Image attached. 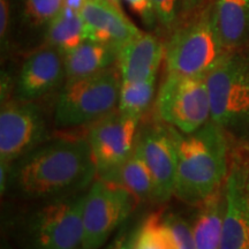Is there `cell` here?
<instances>
[{
	"instance_id": "6da1fadb",
	"label": "cell",
	"mask_w": 249,
	"mask_h": 249,
	"mask_svg": "<svg viewBox=\"0 0 249 249\" xmlns=\"http://www.w3.org/2000/svg\"><path fill=\"white\" fill-rule=\"evenodd\" d=\"M96 176L88 140L57 138L12 163L7 191L22 200L44 202L83 193Z\"/></svg>"
},
{
	"instance_id": "7a4b0ae2",
	"label": "cell",
	"mask_w": 249,
	"mask_h": 249,
	"mask_svg": "<svg viewBox=\"0 0 249 249\" xmlns=\"http://www.w3.org/2000/svg\"><path fill=\"white\" fill-rule=\"evenodd\" d=\"M171 133L178 154L174 195L183 203L196 207L225 183L231 142L211 120L193 133L185 134L172 127Z\"/></svg>"
},
{
	"instance_id": "3957f363",
	"label": "cell",
	"mask_w": 249,
	"mask_h": 249,
	"mask_svg": "<svg viewBox=\"0 0 249 249\" xmlns=\"http://www.w3.org/2000/svg\"><path fill=\"white\" fill-rule=\"evenodd\" d=\"M211 121L232 145L249 147V46L230 52L205 76Z\"/></svg>"
},
{
	"instance_id": "277c9868",
	"label": "cell",
	"mask_w": 249,
	"mask_h": 249,
	"mask_svg": "<svg viewBox=\"0 0 249 249\" xmlns=\"http://www.w3.org/2000/svg\"><path fill=\"white\" fill-rule=\"evenodd\" d=\"M86 193L38 202L20 226L22 249H77L82 246Z\"/></svg>"
},
{
	"instance_id": "5b68a950",
	"label": "cell",
	"mask_w": 249,
	"mask_h": 249,
	"mask_svg": "<svg viewBox=\"0 0 249 249\" xmlns=\"http://www.w3.org/2000/svg\"><path fill=\"white\" fill-rule=\"evenodd\" d=\"M121 75L111 66L81 79L66 81L54 107V124L59 128H76L92 124L118 107Z\"/></svg>"
},
{
	"instance_id": "8992f818",
	"label": "cell",
	"mask_w": 249,
	"mask_h": 249,
	"mask_svg": "<svg viewBox=\"0 0 249 249\" xmlns=\"http://www.w3.org/2000/svg\"><path fill=\"white\" fill-rule=\"evenodd\" d=\"M230 53L214 26L213 7L177 30L165 45L166 75L207 76Z\"/></svg>"
},
{
	"instance_id": "52a82bcc",
	"label": "cell",
	"mask_w": 249,
	"mask_h": 249,
	"mask_svg": "<svg viewBox=\"0 0 249 249\" xmlns=\"http://www.w3.org/2000/svg\"><path fill=\"white\" fill-rule=\"evenodd\" d=\"M139 203L116 182L98 178L86 193L83 205L82 249H99L118 227L128 220Z\"/></svg>"
},
{
	"instance_id": "ba28073f",
	"label": "cell",
	"mask_w": 249,
	"mask_h": 249,
	"mask_svg": "<svg viewBox=\"0 0 249 249\" xmlns=\"http://www.w3.org/2000/svg\"><path fill=\"white\" fill-rule=\"evenodd\" d=\"M158 119L179 132L189 134L211 120L205 76L166 75L155 102Z\"/></svg>"
},
{
	"instance_id": "9c48e42d",
	"label": "cell",
	"mask_w": 249,
	"mask_h": 249,
	"mask_svg": "<svg viewBox=\"0 0 249 249\" xmlns=\"http://www.w3.org/2000/svg\"><path fill=\"white\" fill-rule=\"evenodd\" d=\"M219 249H249V147L231 145Z\"/></svg>"
},
{
	"instance_id": "30bf717a",
	"label": "cell",
	"mask_w": 249,
	"mask_h": 249,
	"mask_svg": "<svg viewBox=\"0 0 249 249\" xmlns=\"http://www.w3.org/2000/svg\"><path fill=\"white\" fill-rule=\"evenodd\" d=\"M141 119L112 112L90 127L88 140L98 178H105L124 163L135 148Z\"/></svg>"
},
{
	"instance_id": "8fae6325",
	"label": "cell",
	"mask_w": 249,
	"mask_h": 249,
	"mask_svg": "<svg viewBox=\"0 0 249 249\" xmlns=\"http://www.w3.org/2000/svg\"><path fill=\"white\" fill-rule=\"evenodd\" d=\"M48 127L33 102L6 103L0 112V161L14 163L48 141Z\"/></svg>"
},
{
	"instance_id": "7c38bea8",
	"label": "cell",
	"mask_w": 249,
	"mask_h": 249,
	"mask_svg": "<svg viewBox=\"0 0 249 249\" xmlns=\"http://www.w3.org/2000/svg\"><path fill=\"white\" fill-rule=\"evenodd\" d=\"M136 144L155 181V202L163 203L174 195L178 174V154L171 127L152 124L139 129Z\"/></svg>"
},
{
	"instance_id": "4fadbf2b",
	"label": "cell",
	"mask_w": 249,
	"mask_h": 249,
	"mask_svg": "<svg viewBox=\"0 0 249 249\" xmlns=\"http://www.w3.org/2000/svg\"><path fill=\"white\" fill-rule=\"evenodd\" d=\"M66 77L64 55L49 45L27 58L18 73L15 93L18 101L34 102L44 97L60 86Z\"/></svg>"
},
{
	"instance_id": "5bb4252c",
	"label": "cell",
	"mask_w": 249,
	"mask_h": 249,
	"mask_svg": "<svg viewBox=\"0 0 249 249\" xmlns=\"http://www.w3.org/2000/svg\"><path fill=\"white\" fill-rule=\"evenodd\" d=\"M80 15L85 22L87 40L110 44L117 50L142 34L107 0H87Z\"/></svg>"
},
{
	"instance_id": "9a60e30c",
	"label": "cell",
	"mask_w": 249,
	"mask_h": 249,
	"mask_svg": "<svg viewBox=\"0 0 249 249\" xmlns=\"http://www.w3.org/2000/svg\"><path fill=\"white\" fill-rule=\"evenodd\" d=\"M165 45L151 34L142 33L118 50L117 66L123 82H141L157 77Z\"/></svg>"
},
{
	"instance_id": "2e32d148",
	"label": "cell",
	"mask_w": 249,
	"mask_h": 249,
	"mask_svg": "<svg viewBox=\"0 0 249 249\" xmlns=\"http://www.w3.org/2000/svg\"><path fill=\"white\" fill-rule=\"evenodd\" d=\"M213 21L227 51L249 46V0H216Z\"/></svg>"
},
{
	"instance_id": "e0dca14e",
	"label": "cell",
	"mask_w": 249,
	"mask_h": 249,
	"mask_svg": "<svg viewBox=\"0 0 249 249\" xmlns=\"http://www.w3.org/2000/svg\"><path fill=\"white\" fill-rule=\"evenodd\" d=\"M197 210L191 223L197 249H219L222 241L225 195L224 185L196 205Z\"/></svg>"
},
{
	"instance_id": "ac0fdd59",
	"label": "cell",
	"mask_w": 249,
	"mask_h": 249,
	"mask_svg": "<svg viewBox=\"0 0 249 249\" xmlns=\"http://www.w3.org/2000/svg\"><path fill=\"white\" fill-rule=\"evenodd\" d=\"M62 55L66 81H70L93 75L113 66L118 59V50L110 44L86 40Z\"/></svg>"
},
{
	"instance_id": "d6986e66",
	"label": "cell",
	"mask_w": 249,
	"mask_h": 249,
	"mask_svg": "<svg viewBox=\"0 0 249 249\" xmlns=\"http://www.w3.org/2000/svg\"><path fill=\"white\" fill-rule=\"evenodd\" d=\"M101 179L123 186L139 201V203L155 201L154 178L136 143L129 157L114 172Z\"/></svg>"
},
{
	"instance_id": "ffe728a7",
	"label": "cell",
	"mask_w": 249,
	"mask_h": 249,
	"mask_svg": "<svg viewBox=\"0 0 249 249\" xmlns=\"http://www.w3.org/2000/svg\"><path fill=\"white\" fill-rule=\"evenodd\" d=\"M48 40L62 54L76 49L85 43L86 28L85 22L79 12L68 7H62L57 17L49 23Z\"/></svg>"
},
{
	"instance_id": "44dd1931",
	"label": "cell",
	"mask_w": 249,
	"mask_h": 249,
	"mask_svg": "<svg viewBox=\"0 0 249 249\" xmlns=\"http://www.w3.org/2000/svg\"><path fill=\"white\" fill-rule=\"evenodd\" d=\"M134 249H179L163 211H154L140 223Z\"/></svg>"
},
{
	"instance_id": "7402d4cb",
	"label": "cell",
	"mask_w": 249,
	"mask_h": 249,
	"mask_svg": "<svg viewBox=\"0 0 249 249\" xmlns=\"http://www.w3.org/2000/svg\"><path fill=\"white\" fill-rule=\"evenodd\" d=\"M156 79L141 82H123L117 110L121 113L143 119L150 108L156 93Z\"/></svg>"
},
{
	"instance_id": "603a6c76",
	"label": "cell",
	"mask_w": 249,
	"mask_h": 249,
	"mask_svg": "<svg viewBox=\"0 0 249 249\" xmlns=\"http://www.w3.org/2000/svg\"><path fill=\"white\" fill-rule=\"evenodd\" d=\"M64 7V0H26V12L33 23H50Z\"/></svg>"
},
{
	"instance_id": "cb8c5ba5",
	"label": "cell",
	"mask_w": 249,
	"mask_h": 249,
	"mask_svg": "<svg viewBox=\"0 0 249 249\" xmlns=\"http://www.w3.org/2000/svg\"><path fill=\"white\" fill-rule=\"evenodd\" d=\"M165 219L176 236L179 249H197L196 248L194 236H193L191 223H188L179 213H169L165 214Z\"/></svg>"
},
{
	"instance_id": "d4e9b609",
	"label": "cell",
	"mask_w": 249,
	"mask_h": 249,
	"mask_svg": "<svg viewBox=\"0 0 249 249\" xmlns=\"http://www.w3.org/2000/svg\"><path fill=\"white\" fill-rule=\"evenodd\" d=\"M140 229V223H126L121 226L116 238L104 249H134L136 236Z\"/></svg>"
},
{
	"instance_id": "484cf974",
	"label": "cell",
	"mask_w": 249,
	"mask_h": 249,
	"mask_svg": "<svg viewBox=\"0 0 249 249\" xmlns=\"http://www.w3.org/2000/svg\"><path fill=\"white\" fill-rule=\"evenodd\" d=\"M156 17L164 27L172 26L177 18V0H151Z\"/></svg>"
},
{
	"instance_id": "4316f807",
	"label": "cell",
	"mask_w": 249,
	"mask_h": 249,
	"mask_svg": "<svg viewBox=\"0 0 249 249\" xmlns=\"http://www.w3.org/2000/svg\"><path fill=\"white\" fill-rule=\"evenodd\" d=\"M133 12L140 15L145 23L154 24L156 12L151 0H124Z\"/></svg>"
},
{
	"instance_id": "83f0119b",
	"label": "cell",
	"mask_w": 249,
	"mask_h": 249,
	"mask_svg": "<svg viewBox=\"0 0 249 249\" xmlns=\"http://www.w3.org/2000/svg\"><path fill=\"white\" fill-rule=\"evenodd\" d=\"M8 15H9V5L7 0L0 1V36L4 38L8 27Z\"/></svg>"
},
{
	"instance_id": "f1b7e54d",
	"label": "cell",
	"mask_w": 249,
	"mask_h": 249,
	"mask_svg": "<svg viewBox=\"0 0 249 249\" xmlns=\"http://www.w3.org/2000/svg\"><path fill=\"white\" fill-rule=\"evenodd\" d=\"M203 2L204 0H181L183 11L187 12V13L195 11V9L200 7Z\"/></svg>"
},
{
	"instance_id": "f546056e",
	"label": "cell",
	"mask_w": 249,
	"mask_h": 249,
	"mask_svg": "<svg viewBox=\"0 0 249 249\" xmlns=\"http://www.w3.org/2000/svg\"><path fill=\"white\" fill-rule=\"evenodd\" d=\"M86 2L87 0H64V7L71 8L80 13L81 9H82Z\"/></svg>"
},
{
	"instance_id": "4dcf8cb0",
	"label": "cell",
	"mask_w": 249,
	"mask_h": 249,
	"mask_svg": "<svg viewBox=\"0 0 249 249\" xmlns=\"http://www.w3.org/2000/svg\"><path fill=\"white\" fill-rule=\"evenodd\" d=\"M108 2H110V4L113 6L114 8H117L118 11H120V12H123L124 13V11H123V5H121V0H107Z\"/></svg>"
},
{
	"instance_id": "1f68e13d",
	"label": "cell",
	"mask_w": 249,
	"mask_h": 249,
	"mask_svg": "<svg viewBox=\"0 0 249 249\" xmlns=\"http://www.w3.org/2000/svg\"><path fill=\"white\" fill-rule=\"evenodd\" d=\"M1 249H13L11 247V246H9L7 242H2L1 244Z\"/></svg>"
},
{
	"instance_id": "d6a6232c",
	"label": "cell",
	"mask_w": 249,
	"mask_h": 249,
	"mask_svg": "<svg viewBox=\"0 0 249 249\" xmlns=\"http://www.w3.org/2000/svg\"><path fill=\"white\" fill-rule=\"evenodd\" d=\"M77 249H82V248H77Z\"/></svg>"
}]
</instances>
